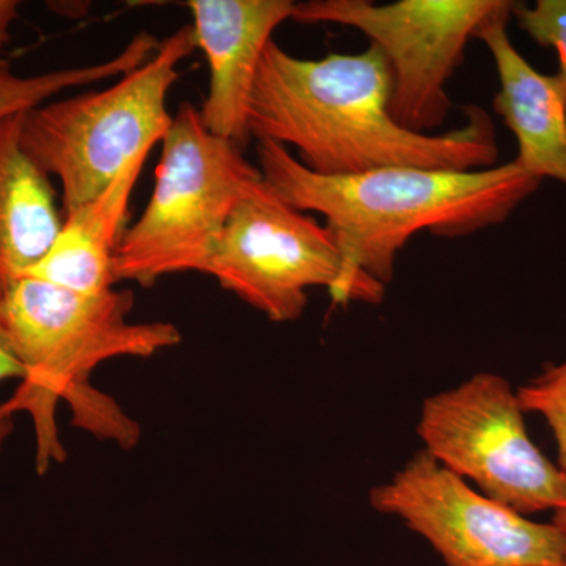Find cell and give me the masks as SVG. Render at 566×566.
Segmentation results:
<instances>
[{
    "label": "cell",
    "instance_id": "obj_16",
    "mask_svg": "<svg viewBox=\"0 0 566 566\" xmlns=\"http://www.w3.org/2000/svg\"><path fill=\"white\" fill-rule=\"evenodd\" d=\"M512 14L536 44L557 52L556 76L566 88V0H538L534 7L515 2Z\"/></svg>",
    "mask_w": 566,
    "mask_h": 566
},
{
    "label": "cell",
    "instance_id": "obj_12",
    "mask_svg": "<svg viewBox=\"0 0 566 566\" xmlns=\"http://www.w3.org/2000/svg\"><path fill=\"white\" fill-rule=\"evenodd\" d=\"M148 156L150 153H142L106 191L66 212L50 251L18 279H33L77 293L114 289L112 263L126 230L133 189Z\"/></svg>",
    "mask_w": 566,
    "mask_h": 566
},
{
    "label": "cell",
    "instance_id": "obj_4",
    "mask_svg": "<svg viewBox=\"0 0 566 566\" xmlns=\"http://www.w3.org/2000/svg\"><path fill=\"white\" fill-rule=\"evenodd\" d=\"M196 48L192 25H185L109 87L25 112L22 148L41 172L61 182L65 214L96 199L133 159L161 144L174 120L167 98Z\"/></svg>",
    "mask_w": 566,
    "mask_h": 566
},
{
    "label": "cell",
    "instance_id": "obj_14",
    "mask_svg": "<svg viewBox=\"0 0 566 566\" xmlns=\"http://www.w3.org/2000/svg\"><path fill=\"white\" fill-rule=\"evenodd\" d=\"M158 44L153 33L139 32L125 50L107 61L48 71L35 76H20L0 55V118L31 111L63 92L125 76L144 65L158 50Z\"/></svg>",
    "mask_w": 566,
    "mask_h": 566
},
{
    "label": "cell",
    "instance_id": "obj_6",
    "mask_svg": "<svg viewBox=\"0 0 566 566\" xmlns=\"http://www.w3.org/2000/svg\"><path fill=\"white\" fill-rule=\"evenodd\" d=\"M509 379L472 375L424 398L417 434L424 452L521 515L566 509V474L534 444Z\"/></svg>",
    "mask_w": 566,
    "mask_h": 566
},
{
    "label": "cell",
    "instance_id": "obj_18",
    "mask_svg": "<svg viewBox=\"0 0 566 566\" xmlns=\"http://www.w3.org/2000/svg\"><path fill=\"white\" fill-rule=\"evenodd\" d=\"M18 11H20V2L0 0V55L10 41L11 28L17 21Z\"/></svg>",
    "mask_w": 566,
    "mask_h": 566
},
{
    "label": "cell",
    "instance_id": "obj_2",
    "mask_svg": "<svg viewBox=\"0 0 566 566\" xmlns=\"http://www.w3.org/2000/svg\"><path fill=\"white\" fill-rule=\"evenodd\" d=\"M263 181L286 203L326 219L342 268L335 305L379 304L398 252L416 234L460 238L505 222L539 188L515 163L476 170L386 167L357 175H319L289 148L256 142Z\"/></svg>",
    "mask_w": 566,
    "mask_h": 566
},
{
    "label": "cell",
    "instance_id": "obj_3",
    "mask_svg": "<svg viewBox=\"0 0 566 566\" xmlns=\"http://www.w3.org/2000/svg\"><path fill=\"white\" fill-rule=\"evenodd\" d=\"M133 305L129 290L77 293L33 279H14L0 292V323L24 368L0 416H31L40 475L66 458L55 423L59 401L70 406L74 427L95 438L122 449L139 442V423L93 387V371L118 357L155 356L180 345L182 337L172 323H133Z\"/></svg>",
    "mask_w": 566,
    "mask_h": 566
},
{
    "label": "cell",
    "instance_id": "obj_15",
    "mask_svg": "<svg viewBox=\"0 0 566 566\" xmlns=\"http://www.w3.org/2000/svg\"><path fill=\"white\" fill-rule=\"evenodd\" d=\"M517 398L524 412L543 417L553 431L558 449V468L566 474V360L551 365L527 385L517 387ZM554 524L560 532L566 547V509L554 513Z\"/></svg>",
    "mask_w": 566,
    "mask_h": 566
},
{
    "label": "cell",
    "instance_id": "obj_9",
    "mask_svg": "<svg viewBox=\"0 0 566 566\" xmlns=\"http://www.w3.org/2000/svg\"><path fill=\"white\" fill-rule=\"evenodd\" d=\"M342 260L334 234L262 180L227 218L205 274L273 323L304 315L307 292L334 289Z\"/></svg>",
    "mask_w": 566,
    "mask_h": 566
},
{
    "label": "cell",
    "instance_id": "obj_5",
    "mask_svg": "<svg viewBox=\"0 0 566 566\" xmlns=\"http://www.w3.org/2000/svg\"><path fill=\"white\" fill-rule=\"evenodd\" d=\"M161 144L150 202L115 252V283L148 289L166 275L205 274L234 205L262 180L243 150L205 128L192 103L178 107Z\"/></svg>",
    "mask_w": 566,
    "mask_h": 566
},
{
    "label": "cell",
    "instance_id": "obj_7",
    "mask_svg": "<svg viewBox=\"0 0 566 566\" xmlns=\"http://www.w3.org/2000/svg\"><path fill=\"white\" fill-rule=\"evenodd\" d=\"M510 0H370L294 2L301 24L357 29L385 54L392 73L390 114L409 132L427 133L452 109L447 82L464 61L469 41L485 22L512 11Z\"/></svg>",
    "mask_w": 566,
    "mask_h": 566
},
{
    "label": "cell",
    "instance_id": "obj_13",
    "mask_svg": "<svg viewBox=\"0 0 566 566\" xmlns=\"http://www.w3.org/2000/svg\"><path fill=\"white\" fill-rule=\"evenodd\" d=\"M24 114L0 118V292L43 259L63 222L51 178L22 148Z\"/></svg>",
    "mask_w": 566,
    "mask_h": 566
},
{
    "label": "cell",
    "instance_id": "obj_8",
    "mask_svg": "<svg viewBox=\"0 0 566 566\" xmlns=\"http://www.w3.org/2000/svg\"><path fill=\"white\" fill-rule=\"evenodd\" d=\"M368 502L422 536L446 566H566L553 523H535L486 497L424 450L371 488Z\"/></svg>",
    "mask_w": 566,
    "mask_h": 566
},
{
    "label": "cell",
    "instance_id": "obj_17",
    "mask_svg": "<svg viewBox=\"0 0 566 566\" xmlns=\"http://www.w3.org/2000/svg\"><path fill=\"white\" fill-rule=\"evenodd\" d=\"M22 376H24V368L11 346L6 327L0 323V382L7 381V379H22ZM11 431H13V419L0 416V449L10 438Z\"/></svg>",
    "mask_w": 566,
    "mask_h": 566
},
{
    "label": "cell",
    "instance_id": "obj_11",
    "mask_svg": "<svg viewBox=\"0 0 566 566\" xmlns=\"http://www.w3.org/2000/svg\"><path fill=\"white\" fill-rule=\"evenodd\" d=\"M512 11L485 22L475 39L486 44L497 70L495 114L517 142L513 163L532 177L566 186V88L556 74L539 73L513 46L506 24Z\"/></svg>",
    "mask_w": 566,
    "mask_h": 566
},
{
    "label": "cell",
    "instance_id": "obj_10",
    "mask_svg": "<svg viewBox=\"0 0 566 566\" xmlns=\"http://www.w3.org/2000/svg\"><path fill=\"white\" fill-rule=\"evenodd\" d=\"M197 48L210 69L200 117L205 128L240 150L251 140L249 103L264 50L283 22L292 20L293 0H189Z\"/></svg>",
    "mask_w": 566,
    "mask_h": 566
},
{
    "label": "cell",
    "instance_id": "obj_1",
    "mask_svg": "<svg viewBox=\"0 0 566 566\" xmlns=\"http://www.w3.org/2000/svg\"><path fill=\"white\" fill-rule=\"evenodd\" d=\"M392 73L370 44L359 54L301 59L271 41L248 112L251 139L293 147L319 175H357L386 167L476 170L494 167V123L482 107L452 132L415 133L390 114Z\"/></svg>",
    "mask_w": 566,
    "mask_h": 566
}]
</instances>
